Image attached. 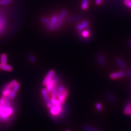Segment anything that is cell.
<instances>
[{
    "instance_id": "obj_8",
    "label": "cell",
    "mask_w": 131,
    "mask_h": 131,
    "mask_svg": "<svg viewBox=\"0 0 131 131\" xmlns=\"http://www.w3.org/2000/svg\"><path fill=\"white\" fill-rule=\"evenodd\" d=\"M54 74H55L54 71L53 70H50L49 71L43 81V85L44 86H46L50 81H51L53 79V78L54 76Z\"/></svg>"
},
{
    "instance_id": "obj_15",
    "label": "cell",
    "mask_w": 131,
    "mask_h": 131,
    "mask_svg": "<svg viewBox=\"0 0 131 131\" xmlns=\"http://www.w3.org/2000/svg\"><path fill=\"white\" fill-rule=\"evenodd\" d=\"M7 55L5 53H2L1 54L0 57V62L1 64H5L7 63Z\"/></svg>"
},
{
    "instance_id": "obj_22",
    "label": "cell",
    "mask_w": 131,
    "mask_h": 131,
    "mask_svg": "<svg viewBox=\"0 0 131 131\" xmlns=\"http://www.w3.org/2000/svg\"><path fill=\"white\" fill-rule=\"evenodd\" d=\"M50 103L53 105H55V106L59 105L61 104L60 102L57 99H50Z\"/></svg>"
},
{
    "instance_id": "obj_21",
    "label": "cell",
    "mask_w": 131,
    "mask_h": 131,
    "mask_svg": "<svg viewBox=\"0 0 131 131\" xmlns=\"http://www.w3.org/2000/svg\"><path fill=\"white\" fill-rule=\"evenodd\" d=\"M116 62H117V64L122 68H125L126 67L125 64L124 63V62L123 61L121 60V59L117 58L116 60Z\"/></svg>"
},
{
    "instance_id": "obj_28",
    "label": "cell",
    "mask_w": 131,
    "mask_h": 131,
    "mask_svg": "<svg viewBox=\"0 0 131 131\" xmlns=\"http://www.w3.org/2000/svg\"><path fill=\"white\" fill-rule=\"evenodd\" d=\"M102 2V0H96V3L97 5L100 4Z\"/></svg>"
},
{
    "instance_id": "obj_1",
    "label": "cell",
    "mask_w": 131,
    "mask_h": 131,
    "mask_svg": "<svg viewBox=\"0 0 131 131\" xmlns=\"http://www.w3.org/2000/svg\"><path fill=\"white\" fill-rule=\"evenodd\" d=\"M13 113L14 109L12 106L6 104L5 97L2 96L0 99V121H8Z\"/></svg>"
},
{
    "instance_id": "obj_10",
    "label": "cell",
    "mask_w": 131,
    "mask_h": 131,
    "mask_svg": "<svg viewBox=\"0 0 131 131\" xmlns=\"http://www.w3.org/2000/svg\"><path fill=\"white\" fill-rule=\"evenodd\" d=\"M89 25L88 21L85 20L81 22V23H79L76 26V28L78 31L83 30L85 29H86Z\"/></svg>"
},
{
    "instance_id": "obj_9",
    "label": "cell",
    "mask_w": 131,
    "mask_h": 131,
    "mask_svg": "<svg viewBox=\"0 0 131 131\" xmlns=\"http://www.w3.org/2000/svg\"><path fill=\"white\" fill-rule=\"evenodd\" d=\"M41 94L43 96V98L44 99V100L45 101V102L47 104L49 102H50V98H49V96L48 95V92L46 90V88H43L41 90Z\"/></svg>"
},
{
    "instance_id": "obj_26",
    "label": "cell",
    "mask_w": 131,
    "mask_h": 131,
    "mask_svg": "<svg viewBox=\"0 0 131 131\" xmlns=\"http://www.w3.org/2000/svg\"><path fill=\"white\" fill-rule=\"evenodd\" d=\"M9 3V2L7 0H0V4L1 5H5Z\"/></svg>"
},
{
    "instance_id": "obj_27",
    "label": "cell",
    "mask_w": 131,
    "mask_h": 131,
    "mask_svg": "<svg viewBox=\"0 0 131 131\" xmlns=\"http://www.w3.org/2000/svg\"><path fill=\"white\" fill-rule=\"evenodd\" d=\"M29 59L32 62H34L35 61V57L33 55H30L29 56Z\"/></svg>"
},
{
    "instance_id": "obj_3",
    "label": "cell",
    "mask_w": 131,
    "mask_h": 131,
    "mask_svg": "<svg viewBox=\"0 0 131 131\" xmlns=\"http://www.w3.org/2000/svg\"><path fill=\"white\" fill-rule=\"evenodd\" d=\"M59 17V15H54L52 17H51L50 19V22L46 24L47 25V28L49 30L53 31L56 28V24L58 21Z\"/></svg>"
},
{
    "instance_id": "obj_19",
    "label": "cell",
    "mask_w": 131,
    "mask_h": 131,
    "mask_svg": "<svg viewBox=\"0 0 131 131\" xmlns=\"http://www.w3.org/2000/svg\"><path fill=\"white\" fill-rule=\"evenodd\" d=\"M81 19V17L79 16H74L70 17L68 19V21L69 22H73L75 21H77V20H80Z\"/></svg>"
},
{
    "instance_id": "obj_7",
    "label": "cell",
    "mask_w": 131,
    "mask_h": 131,
    "mask_svg": "<svg viewBox=\"0 0 131 131\" xmlns=\"http://www.w3.org/2000/svg\"><path fill=\"white\" fill-rule=\"evenodd\" d=\"M20 85L18 82L13 87L8 97L10 100H12L15 97L18 91L20 88Z\"/></svg>"
},
{
    "instance_id": "obj_25",
    "label": "cell",
    "mask_w": 131,
    "mask_h": 131,
    "mask_svg": "<svg viewBox=\"0 0 131 131\" xmlns=\"http://www.w3.org/2000/svg\"><path fill=\"white\" fill-rule=\"evenodd\" d=\"M96 107L99 111H101L102 110V106L100 103H97L96 104Z\"/></svg>"
},
{
    "instance_id": "obj_20",
    "label": "cell",
    "mask_w": 131,
    "mask_h": 131,
    "mask_svg": "<svg viewBox=\"0 0 131 131\" xmlns=\"http://www.w3.org/2000/svg\"><path fill=\"white\" fill-rule=\"evenodd\" d=\"M56 89L59 92H60L61 93H62L67 89L64 87V86L62 84H59L56 87Z\"/></svg>"
},
{
    "instance_id": "obj_13",
    "label": "cell",
    "mask_w": 131,
    "mask_h": 131,
    "mask_svg": "<svg viewBox=\"0 0 131 131\" xmlns=\"http://www.w3.org/2000/svg\"><path fill=\"white\" fill-rule=\"evenodd\" d=\"M0 69L3 71H12L13 68L9 65H7L6 64H0Z\"/></svg>"
},
{
    "instance_id": "obj_18",
    "label": "cell",
    "mask_w": 131,
    "mask_h": 131,
    "mask_svg": "<svg viewBox=\"0 0 131 131\" xmlns=\"http://www.w3.org/2000/svg\"><path fill=\"white\" fill-rule=\"evenodd\" d=\"M11 90L12 89H8V88L4 87L3 90L2 91V96H3V97H8V96L9 95V94L11 93Z\"/></svg>"
},
{
    "instance_id": "obj_14",
    "label": "cell",
    "mask_w": 131,
    "mask_h": 131,
    "mask_svg": "<svg viewBox=\"0 0 131 131\" xmlns=\"http://www.w3.org/2000/svg\"><path fill=\"white\" fill-rule=\"evenodd\" d=\"M131 110V102H128L125 106L124 113L125 114H129V113Z\"/></svg>"
},
{
    "instance_id": "obj_34",
    "label": "cell",
    "mask_w": 131,
    "mask_h": 131,
    "mask_svg": "<svg viewBox=\"0 0 131 131\" xmlns=\"http://www.w3.org/2000/svg\"><path fill=\"white\" fill-rule=\"evenodd\" d=\"M66 131H71L70 129H67V130H66Z\"/></svg>"
},
{
    "instance_id": "obj_4",
    "label": "cell",
    "mask_w": 131,
    "mask_h": 131,
    "mask_svg": "<svg viewBox=\"0 0 131 131\" xmlns=\"http://www.w3.org/2000/svg\"><path fill=\"white\" fill-rule=\"evenodd\" d=\"M59 78H58V77L57 76H54V77L53 78V79L50 81L45 86L46 87V89L47 91V92H48V93H50L51 90L52 89V88L55 86L57 84L59 83Z\"/></svg>"
},
{
    "instance_id": "obj_16",
    "label": "cell",
    "mask_w": 131,
    "mask_h": 131,
    "mask_svg": "<svg viewBox=\"0 0 131 131\" xmlns=\"http://www.w3.org/2000/svg\"><path fill=\"white\" fill-rule=\"evenodd\" d=\"M89 0H82L81 8L83 10H87L88 8Z\"/></svg>"
},
{
    "instance_id": "obj_32",
    "label": "cell",
    "mask_w": 131,
    "mask_h": 131,
    "mask_svg": "<svg viewBox=\"0 0 131 131\" xmlns=\"http://www.w3.org/2000/svg\"><path fill=\"white\" fill-rule=\"evenodd\" d=\"M129 46L131 48V40H130V41H129Z\"/></svg>"
},
{
    "instance_id": "obj_24",
    "label": "cell",
    "mask_w": 131,
    "mask_h": 131,
    "mask_svg": "<svg viewBox=\"0 0 131 131\" xmlns=\"http://www.w3.org/2000/svg\"><path fill=\"white\" fill-rule=\"evenodd\" d=\"M41 22H42L43 23L46 24H48L50 21V20H49V19L47 18H45V17H43L41 19Z\"/></svg>"
},
{
    "instance_id": "obj_36",
    "label": "cell",
    "mask_w": 131,
    "mask_h": 131,
    "mask_svg": "<svg viewBox=\"0 0 131 131\" xmlns=\"http://www.w3.org/2000/svg\"></svg>"
},
{
    "instance_id": "obj_31",
    "label": "cell",
    "mask_w": 131,
    "mask_h": 131,
    "mask_svg": "<svg viewBox=\"0 0 131 131\" xmlns=\"http://www.w3.org/2000/svg\"><path fill=\"white\" fill-rule=\"evenodd\" d=\"M126 74H127V75H128V76H131V71H129L128 72H127L126 73Z\"/></svg>"
},
{
    "instance_id": "obj_29",
    "label": "cell",
    "mask_w": 131,
    "mask_h": 131,
    "mask_svg": "<svg viewBox=\"0 0 131 131\" xmlns=\"http://www.w3.org/2000/svg\"><path fill=\"white\" fill-rule=\"evenodd\" d=\"M131 0H123V3L125 5H126L130 1H131Z\"/></svg>"
},
{
    "instance_id": "obj_11",
    "label": "cell",
    "mask_w": 131,
    "mask_h": 131,
    "mask_svg": "<svg viewBox=\"0 0 131 131\" xmlns=\"http://www.w3.org/2000/svg\"><path fill=\"white\" fill-rule=\"evenodd\" d=\"M125 73L123 71H119L118 72H114L111 73L110 77L112 79H117L119 78H121L124 76Z\"/></svg>"
},
{
    "instance_id": "obj_35",
    "label": "cell",
    "mask_w": 131,
    "mask_h": 131,
    "mask_svg": "<svg viewBox=\"0 0 131 131\" xmlns=\"http://www.w3.org/2000/svg\"><path fill=\"white\" fill-rule=\"evenodd\" d=\"M129 114H130V115H131V111L130 112V113H129Z\"/></svg>"
},
{
    "instance_id": "obj_12",
    "label": "cell",
    "mask_w": 131,
    "mask_h": 131,
    "mask_svg": "<svg viewBox=\"0 0 131 131\" xmlns=\"http://www.w3.org/2000/svg\"><path fill=\"white\" fill-rule=\"evenodd\" d=\"M97 59H98V63L101 66L104 65L105 63V60L104 55L102 53H99L98 54Z\"/></svg>"
},
{
    "instance_id": "obj_5",
    "label": "cell",
    "mask_w": 131,
    "mask_h": 131,
    "mask_svg": "<svg viewBox=\"0 0 131 131\" xmlns=\"http://www.w3.org/2000/svg\"><path fill=\"white\" fill-rule=\"evenodd\" d=\"M67 14V10H63L61 12L60 14L59 15L58 21H57V23L56 24V28L58 29V28H60L61 26L62 25L63 20H64V19H65V18L66 17Z\"/></svg>"
},
{
    "instance_id": "obj_30",
    "label": "cell",
    "mask_w": 131,
    "mask_h": 131,
    "mask_svg": "<svg viewBox=\"0 0 131 131\" xmlns=\"http://www.w3.org/2000/svg\"><path fill=\"white\" fill-rule=\"evenodd\" d=\"M126 5H127L128 7H129V8H131V0Z\"/></svg>"
},
{
    "instance_id": "obj_17",
    "label": "cell",
    "mask_w": 131,
    "mask_h": 131,
    "mask_svg": "<svg viewBox=\"0 0 131 131\" xmlns=\"http://www.w3.org/2000/svg\"><path fill=\"white\" fill-rule=\"evenodd\" d=\"M83 129L86 131H101V130L95 128L94 127H91L88 125H84L83 127Z\"/></svg>"
},
{
    "instance_id": "obj_33",
    "label": "cell",
    "mask_w": 131,
    "mask_h": 131,
    "mask_svg": "<svg viewBox=\"0 0 131 131\" xmlns=\"http://www.w3.org/2000/svg\"><path fill=\"white\" fill-rule=\"evenodd\" d=\"M7 0L9 2V3H11L12 1V0Z\"/></svg>"
},
{
    "instance_id": "obj_2",
    "label": "cell",
    "mask_w": 131,
    "mask_h": 131,
    "mask_svg": "<svg viewBox=\"0 0 131 131\" xmlns=\"http://www.w3.org/2000/svg\"><path fill=\"white\" fill-rule=\"evenodd\" d=\"M63 109L62 104L59 105H52L50 109V114L52 118H53L54 120L55 118L60 113Z\"/></svg>"
},
{
    "instance_id": "obj_6",
    "label": "cell",
    "mask_w": 131,
    "mask_h": 131,
    "mask_svg": "<svg viewBox=\"0 0 131 131\" xmlns=\"http://www.w3.org/2000/svg\"><path fill=\"white\" fill-rule=\"evenodd\" d=\"M79 35L81 39L84 40H89L90 38L91 31L90 30L85 29L83 30L79 31Z\"/></svg>"
},
{
    "instance_id": "obj_23",
    "label": "cell",
    "mask_w": 131,
    "mask_h": 131,
    "mask_svg": "<svg viewBox=\"0 0 131 131\" xmlns=\"http://www.w3.org/2000/svg\"><path fill=\"white\" fill-rule=\"evenodd\" d=\"M107 97L109 99V100L110 101H111L112 102H115L116 101V99H115V98L114 97V96L112 94H111V93H108L107 94Z\"/></svg>"
}]
</instances>
